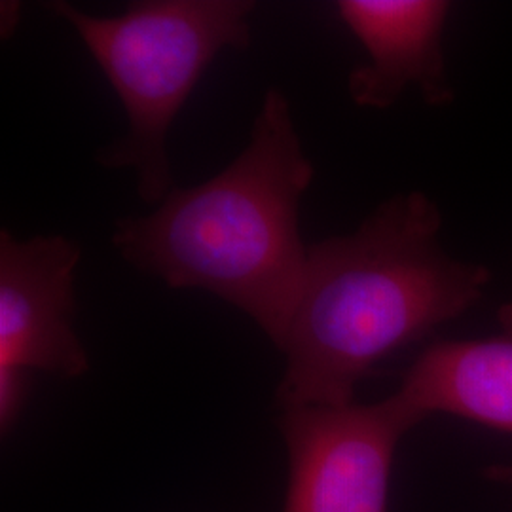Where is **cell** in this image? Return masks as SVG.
<instances>
[{
  "mask_svg": "<svg viewBox=\"0 0 512 512\" xmlns=\"http://www.w3.org/2000/svg\"><path fill=\"white\" fill-rule=\"evenodd\" d=\"M439 207L397 194L348 236L308 247L281 353V410L346 406L387 357L471 310L490 283L486 266L440 245Z\"/></svg>",
  "mask_w": 512,
  "mask_h": 512,
  "instance_id": "cell-1",
  "label": "cell"
},
{
  "mask_svg": "<svg viewBox=\"0 0 512 512\" xmlns=\"http://www.w3.org/2000/svg\"><path fill=\"white\" fill-rule=\"evenodd\" d=\"M313 173L287 95L270 88L232 164L173 188L148 215L118 220L112 245L169 289H202L232 304L281 349L308 262L300 200Z\"/></svg>",
  "mask_w": 512,
  "mask_h": 512,
  "instance_id": "cell-2",
  "label": "cell"
},
{
  "mask_svg": "<svg viewBox=\"0 0 512 512\" xmlns=\"http://www.w3.org/2000/svg\"><path fill=\"white\" fill-rule=\"evenodd\" d=\"M50 8L78 33L128 118V133L97 152L107 169H133L137 194L158 205L175 188L167 133L213 59L251 46L255 2L141 0L114 18H97L69 2Z\"/></svg>",
  "mask_w": 512,
  "mask_h": 512,
  "instance_id": "cell-3",
  "label": "cell"
},
{
  "mask_svg": "<svg viewBox=\"0 0 512 512\" xmlns=\"http://www.w3.org/2000/svg\"><path fill=\"white\" fill-rule=\"evenodd\" d=\"M418 423L395 393L374 404L281 410L289 454L283 512H389L395 452Z\"/></svg>",
  "mask_w": 512,
  "mask_h": 512,
  "instance_id": "cell-4",
  "label": "cell"
},
{
  "mask_svg": "<svg viewBox=\"0 0 512 512\" xmlns=\"http://www.w3.org/2000/svg\"><path fill=\"white\" fill-rule=\"evenodd\" d=\"M80 256L65 236L18 239L6 228L0 232V368L69 380L90 370L74 329Z\"/></svg>",
  "mask_w": 512,
  "mask_h": 512,
  "instance_id": "cell-5",
  "label": "cell"
},
{
  "mask_svg": "<svg viewBox=\"0 0 512 512\" xmlns=\"http://www.w3.org/2000/svg\"><path fill=\"white\" fill-rule=\"evenodd\" d=\"M338 14L368 55L349 74L355 105L389 109L410 86L435 107L454 99L442 52L448 2L340 0Z\"/></svg>",
  "mask_w": 512,
  "mask_h": 512,
  "instance_id": "cell-6",
  "label": "cell"
},
{
  "mask_svg": "<svg viewBox=\"0 0 512 512\" xmlns=\"http://www.w3.org/2000/svg\"><path fill=\"white\" fill-rule=\"evenodd\" d=\"M497 319L495 336L437 342L408 368L395 395L418 420L450 414L512 435V304Z\"/></svg>",
  "mask_w": 512,
  "mask_h": 512,
  "instance_id": "cell-7",
  "label": "cell"
},
{
  "mask_svg": "<svg viewBox=\"0 0 512 512\" xmlns=\"http://www.w3.org/2000/svg\"><path fill=\"white\" fill-rule=\"evenodd\" d=\"M29 372L21 368H0V429L8 435L18 423L29 395Z\"/></svg>",
  "mask_w": 512,
  "mask_h": 512,
  "instance_id": "cell-8",
  "label": "cell"
},
{
  "mask_svg": "<svg viewBox=\"0 0 512 512\" xmlns=\"http://www.w3.org/2000/svg\"><path fill=\"white\" fill-rule=\"evenodd\" d=\"M2 10L8 12V18L2 16V37H10L19 23V4L18 2H2Z\"/></svg>",
  "mask_w": 512,
  "mask_h": 512,
  "instance_id": "cell-9",
  "label": "cell"
},
{
  "mask_svg": "<svg viewBox=\"0 0 512 512\" xmlns=\"http://www.w3.org/2000/svg\"><path fill=\"white\" fill-rule=\"evenodd\" d=\"M484 476L492 482H499V484H512V465H490Z\"/></svg>",
  "mask_w": 512,
  "mask_h": 512,
  "instance_id": "cell-10",
  "label": "cell"
}]
</instances>
